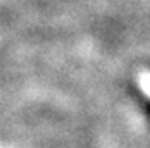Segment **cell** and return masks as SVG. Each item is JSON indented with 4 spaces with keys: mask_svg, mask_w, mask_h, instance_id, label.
Here are the masks:
<instances>
[{
    "mask_svg": "<svg viewBox=\"0 0 150 148\" xmlns=\"http://www.w3.org/2000/svg\"><path fill=\"white\" fill-rule=\"evenodd\" d=\"M142 86H143V90L150 95V74H143V76H142Z\"/></svg>",
    "mask_w": 150,
    "mask_h": 148,
    "instance_id": "cell-1",
    "label": "cell"
}]
</instances>
